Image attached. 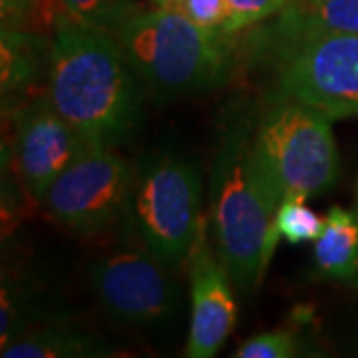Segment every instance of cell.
I'll list each match as a JSON object with an SVG mask.
<instances>
[{
	"label": "cell",
	"instance_id": "13",
	"mask_svg": "<svg viewBox=\"0 0 358 358\" xmlns=\"http://www.w3.org/2000/svg\"><path fill=\"white\" fill-rule=\"evenodd\" d=\"M52 40L46 34L2 24L0 54H2V102L14 100L38 82L40 70L50 64Z\"/></svg>",
	"mask_w": 358,
	"mask_h": 358
},
{
	"label": "cell",
	"instance_id": "20",
	"mask_svg": "<svg viewBox=\"0 0 358 358\" xmlns=\"http://www.w3.org/2000/svg\"><path fill=\"white\" fill-rule=\"evenodd\" d=\"M231 8V20L227 32H241L251 26L279 14L294 0H227Z\"/></svg>",
	"mask_w": 358,
	"mask_h": 358
},
{
	"label": "cell",
	"instance_id": "3",
	"mask_svg": "<svg viewBox=\"0 0 358 358\" xmlns=\"http://www.w3.org/2000/svg\"><path fill=\"white\" fill-rule=\"evenodd\" d=\"M239 34L157 6L131 16L114 38L141 84L171 100L223 86L241 56Z\"/></svg>",
	"mask_w": 358,
	"mask_h": 358
},
{
	"label": "cell",
	"instance_id": "19",
	"mask_svg": "<svg viewBox=\"0 0 358 358\" xmlns=\"http://www.w3.org/2000/svg\"><path fill=\"white\" fill-rule=\"evenodd\" d=\"M166 10L181 14L205 28H219L227 32L231 8L227 0H173Z\"/></svg>",
	"mask_w": 358,
	"mask_h": 358
},
{
	"label": "cell",
	"instance_id": "1",
	"mask_svg": "<svg viewBox=\"0 0 358 358\" xmlns=\"http://www.w3.org/2000/svg\"><path fill=\"white\" fill-rule=\"evenodd\" d=\"M257 115L251 103L231 106L225 112L209 185L215 249L241 291L255 289L265 275L277 247L273 229L282 201L257 150Z\"/></svg>",
	"mask_w": 358,
	"mask_h": 358
},
{
	"label": "cell",
	"instance_id": "17",
	"mask_svg": "<svg viewBox=\"0 0 358 358\" xmlns=\"http://www.w3.org/2000/svg\"><path fill=\"white\" fill-rule=\"evenodd\" d=\"M322 227H324V219L307 207V199L285 197L277 213L273 237L275 241H279L281 237L293 245L310 243L319 239Z\"/></svg>",
	"mask_w": 358,
	"mask_h": 358
},
{
	"label": "cell",
	"instance_id": "12",
	"mask_svg": "<svg viewBox=\"0 0 358 358\" xmlns=\"http://www.w3.org/2000/svg\"><path fill=\"white\" fill-rule=\"evenodd\" d=\"M115 355L100 336L70 327L58 319L38 324L8 345L0 346L2 358H102Z\"/></svg>",
	"mask_w": 358,
	"mask_h": 358
},
{
	"label": "cell",
	"instance_id": "4",
	"mask_svg": "<svg viewBox=\"0 0 358 358\" xmlns=\"http://www.w3.org/2000/svg\"><path fill=\"white\" fill-rule=\"evenodd\" d=\"M201 193L193 162L171 150L152 152L134 164L124 223L167 267H178L187 261L203 219Z\"/></svg>",
	"mask_w": 358,
	"mask_h": 358
},
{
	"label": "cell",
	"instance_id": "5",
	"mask_svg": "<svg viewBox=\"0 0 358 358\" xmlns=\"http://www.w3.org/2000/svg\"><path fill=\"white\" fill-rule=\"evenodd\" d=\"M333 117L305 103L268 102L257 115V150L285 197L310 199L338 179Z\"/></svg>",
	"mask_w": 358,
	"mask_h": 358
},
{
	"label": "cell",
	"instance_id": "2",
	"mask_svg": "<svg viewBox=\"0 0 358 358\" xmlns=\"http://www.w3.org/2000/svg\"><path fill=\"white\" fill-rule=\"evenodd\" d=\"M48 98L90 145H122L143 120L140 78L114 36L70 14L52 36Z\"/></svg>",
	"mask_w": 358,
	"mask_h": 358
},
{
	"label": "cell",
	"instance_id": "6",
	"mask_svg": "<svg viewBox=\"0 0 358 358\" xmlns=\"http://www.w3.org/2000/svg\"><path fill=\"white\" fill-rule=\"evenodd\" d=\"M251 64L267 72V102L305 103L333 120L358 115V34L303 40Z\"/></svg>",
	"mask_w": 358,
	"mask_h": 358
},
{
	"label": "cell",
	"instance_id": "10",
	"mask_svg": "<svg viewBox=\"0 0 358 358\" xmlns=\"http://www.w3.org/2000/svg\"><path fill=\"white\" fill-rule=\"evenodd\" d=\"M209 217L201 219L187 257L192 285V324L185 346L187 358H211L221 350L237 322L231 275L217 249L209 243Z\"/></svg>",
	"mask_w": 358,
	"mask_h": 358
},
{
	"label": "cell",
	"instance_id": "8",
	"mask_svg": "<svg viewBox=\"0 0 358 358\" xmlns=\"http://www.w3.org/2000/svg\"><path fill=\"white\" fill-rule=\"evenodd\" d=\"M162 259L136 245L117 247L90 265V287L102 308L129 327H159L178 310V285Z\"/></svg>",
	"mask_w": 358,
	"mask_h": 358
},
{
	"label": "cell",
	"instance_id": "14",
	"mask_svg": "<svg viewBox=\"0 0 358 358\" xmlns=\"http://www.w3.org/2000/svg\"><path fill=\"white\" fill-rule=\"evenodd\" d=\"M315 267L333 281L358 279V217L355 211L333 205L315 241Z\"/></svg>",
	"mask_w": 358,
	"mask_h": 358
},
{
	"label": "cell",
	"instance_id": "18",
	"mask_svg": "<svg viewBox=\"0 0 358 358\" xmlns=\"http://www.w3.org/2000/svg\"><path fill=\"white\" fill-rule=\"evenodd\" d=\"M299 334L293 329H273L245 341L233 352L235 358H293L299 355Z\"/></svg>",
	"mask_w": 358,
	"mask_h": 358
},
{
	"label": "cell",
	"instance_id": "7",
	"mask_svg": "<svg viewBox=\"0 0 358 358\" xmlns=\"http://www.w3.org/2000/svg\"><path fill=\"white\" fill-rule=\"evenodd\" d=\"M134 164L114 148L90 145L52 183L42 205L58 225L76 235H96L124 217Z\"/></svg>",
	"mask_w": 358,
	"mask_h": 358
},
{
	"label": "cell",
	"instance_id": "11",
	"mask_svg": "<svg viewBox=\"0 0 358 358\" xmlns=\"http://www.w3.org/2000/svg\"><path fill=\"white\" fill-rule=\"evenodd\" d=\"M241 38L245 62L282 46L327 34H358V0H294L281 13L247 28Z\"/></svg>",
	"mask_w": 358,
	"mask_h": 358
},
{
	"label": "cell",
	"instance_id": "9",
	"mask_svg": "<svg viewBox=\"0 0 358 358\" xmlns=\"http://www.w3.org/2000/svg\"><path fill=\"white\" fill-rule=\"evenodd\" d=\"M90 148V143L52 106L36 98L14 115V157L26 192L42 203L52 183Z\"/></svg>",
	"mask_w": 358,
	"mask_h": 358
},
{
	"label": "cell",
	"instance_id": "16",
	"mask_svg": "<svg viewBox=\"0 0 358 358\" xmlns=\"http://www.w3.org/2000/svg\"><path fill=\"white\" fill-rule=\"evenodd\" d=\"M68 14L82 24L112 34L141 13L136 0H62Z\"/></svg>",
	"mask_w": 358,
	"mask_h": 358
},
{
	"label": "cell",
	"instance_id": "22",
	"mask_svg": "<svg viewBox=\"0 0 358 358\" xmlns=\"http://www.w3.org/2000/svg\"><path fill=\"white\" fill-rule=\"evenodd\" d=\"M355 213H357V217H358V185H357V201H355ZM355 285L358 287V279H357V282H355Z\"/></svg>",
	"mask_w": 358,
	"mask_h": 358
},
{
	"label": "cell",
	"instance_id": "21",
	"mask_svg": "<svg viewBox=\"0 0 358 358\" xmlns=\"http://www.w3.org/2000/svg\"><path fill=\"white\" fill-rule=\"evenodd\" d=\"M152 2H154L155 6H159V8H167L173 0H152Z\"/></svg>",
	"mask_w": 358,
	"mask_h": 358
},
{
	"label": "cell",
	"instance_id": "15",
	"mask_svg": "<svg viewBox=\"0 0 358 358\" xmlns=\"http://www.w3.org/2000/svg\"><path fill=\"white\" fill-rule=\"evenodd\" d=\"M0 8L4 26H16L46 36L68 14L62 0H0Z\"/></svg>",
	"mask_w": 358,
	"mask_h": 358
}]
</instances>
